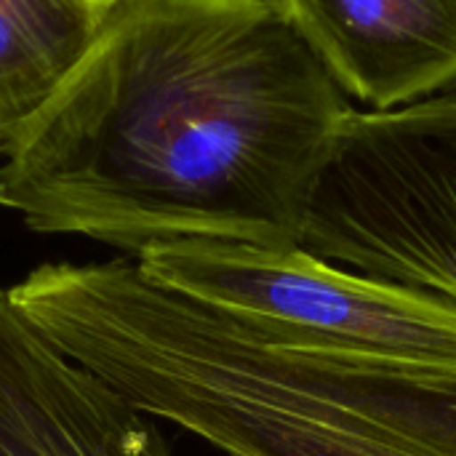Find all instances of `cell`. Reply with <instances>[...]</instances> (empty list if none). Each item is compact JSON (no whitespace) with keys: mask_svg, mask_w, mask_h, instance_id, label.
Here are the masks:
<instances>
[{"mask_svg":"<svg viewBox=\"0 0 456 456\" xmlns=\"http://www.w3.org/2000/svg\"><path fill=\"white\" fill-rule=\"evenodd\" d=\"M347 110L275 0H115L3 150L0 206L131 259L200 240L299 248Z\"/></svg>","mask_w":456,"mask_h":456,"instance_id":"6da1fadb","label":"cell"},{"mask_svg":"<svg viewBox=\"0 0 456 456\" xmlns=\"http://www.w3.org/2000/svg\"><path fill=\"white\" fill-rule=\"evenodd\" d=\"M21 315L131 409L227 456H456V369L345 350L219 310L128 256L53 262Z\"/></svg>","mask_w":456,"mask_h":456,"instance_id":"7a4b0ae2","label":"cell"},{"mask_svg":"<svg viewBox=\"0 0 456 456\" xmlns=\"http://www.w3.org/2000/svg\"><path fill=\"white\" fill-rule=\"evenodd\" d=\"M299 248L456 305V91L390 112L347 110Z\"/></svg>","mask_w":456,"mask_h":456,"instance_id":"3957f363","label":"cell"},{"mask_svg":"<svg viewBox=\"0 0 456 456\" xmlns=\"http://www.w3.org/2000/svg\"><path fill=\"white\" fill-rule=\"evenodd\" d=\"M134 262L184 297L313 342L456 369L454 302L353 275L302 248L200 240Z\"/></svg>","mask_w":456,"mask_h":456,"instance_id":"277c9868","label":"cell"},{"mask_svg":"<svg viewBox=\"0 0 456 456\" xmlns=\"http://www.w3.org/2000/svg\"><path fill=\"white\" fill-rule=\"evenodd\" d=\"M0 456H174L152 417L59 353L0 289Z\"/></svg>","mask_w":456,"mask_h":456,"instance_id":"5b68a950","label":"cell"},{"mask_svg":"<svg viewBox=\"0 0 456 456\" xmlns=\"http://www.w3.org/2000/svg\"><path fill=\"white\" fill-rule=\"evenodd\" d=\"M334 86L390 112L456 91V0H275Z\"/></svg>","mask_w":456,"mask_h":456,"instance_id":"8992f818","label":"cell"},{"mask_svg":"<svg viewBox=\"0 0 456 456\" xmlns=\"http://www.w3.org/2000/svg\"><path fill=\"white\" fill-rule=\"evenodd\" d=\"M115 0H0V155L102 32Z\"/></svg>","mask_w":456,"mask_h":456,"instance_id":"52a82bcc","label":"cell"}]
</instances>
